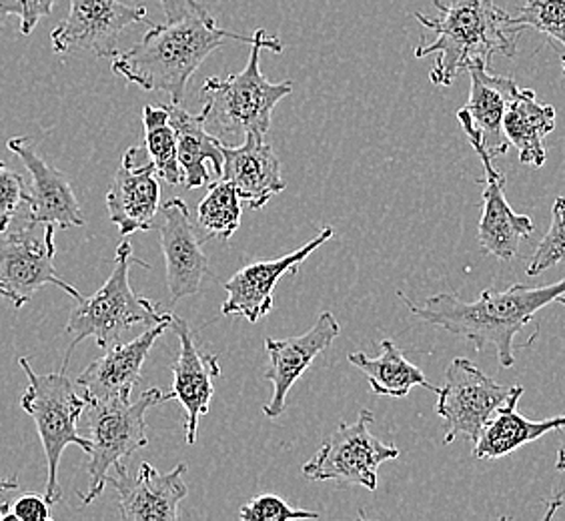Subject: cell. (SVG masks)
Listing matches in <instances>:
<instances>
[{
	"label": "cell",
	"mask_w": 565,
	"mask_h": 521,
	"mask_svg": "<svg viewBox=\"0 0 565 521\" xmlns=\"http://www.w3.org/2000/svg\"><path fill=\"white\" fill-rule=\"evenodd\" d=\"M565 294V279L545 287H525L515 283L503 291L488 289L476 301H461L454 294L427 297L415 304L399 291V299L407 309L429 326L441 327L451 336L471 341L478 351L495 349L501 368L510 370L515 363L513 339L527 327L544 307L555 304Z\"/></svg>",
	"instance_id": "1"
},
{
	"label": "cell",
	"mask_w": 565,
	"mask_h": 521,
	"mask_svg": "<svg viewBox=\"0 0 565 521\" xmlns=\"http://www.w3.org/2000/svg\"><path fill=\"white\" fill-rule=\"evenodd\" d=\"M434 4L437 17L415 12L425 31L434 33V41L422 39L415 46V59L437 55L429 73L435 87L454 85L471 65L491 68L493 56L518 53V39L525 26L493 0H451L449 4L434 0Z\"/></svg>",
	"instance_id": "2"
},
{
	"label": "cell",
	"mask_w": 565,
	"mask_h": 521,
	"mask_svg": "<svg viewBox=\"0 0 565 521\" xmlns=\"http://www.w3.org/2000/svg\"><path fill=\"white\" fill-rule=\"evenodd\" d=\"M227 41L250 44L253 36L218 29L211 14L152 24L142 41L113 59L110 68L127 83L149 93H167L174 105H181L196 68Z\"/></svg>",
	"instance_id": "3"
},
{
	"label": "cell",
	"mask_w": 565,
	"mask_h": 521,
	"mask_svg": "<svg viewBox=\"0 0 565 521\" xmlns=\"http://www.w3.org/2000/svg\"><path fill=\"white\" fill-rule=\"evenodd\" d=\"M281 41L257 29L250 43V55L247 65L239 73L227 78L211 76L201 88L203 113L207 125L218 130L223 137H247L257 135L265 137L271 129L273 109L277 103L291 95L294 83H271L262 73L263 51L282 53Z\"/></svg>",
	"instance_id": "4"
},
{
	"label": "cell",
	"mask_w": 565,
	"mask_h": 521,
	"mask_svg": "<svg viewBox=\"0 0 565 521\" xmlns=\"http://www.w3.org/2000/svg\"><path fill=\"white\" fill-rule=\"evenodd\" d=\"M132 263L149 267L145 260L135 259L131 243L122 241L117 247L115 267L110 272L109 279L97 294L76 301L65 329L68 336H73V341L66 349L61 371H66L73 351L88 337L95 339L98 348L109 349L110 345L119 343L120 336L131 327H152L159 323L171 326L173 313L159 311L157 305L149 301L147 297L132 291L131 281H129Z\"/></svg>",
	"instance_id": "5"
},
{
	"label": "cell",
	"mask_w": 565,
	"mask_h": 521,
	"mask_svg": "<svg viewBox=\"0 0 565 521\" xmlns=\"http://www.w3.org/2000/svg\"><path fill=\"white\" fill-rule=\"evenodd\" d=\"M19 365L29 378V387L22 393V412L34 419L36 432L43 442L46 456V488L44 498L53 506L63 498L58 483V464L68 446H78L85 454L90 451V442L78 434L76 425L87 410L85 395H78L75 383L66 378L65 371L39 375L31 368L29 359H19Z\"/></svg>",
	"instance_id": "6"
},
{
	"label": "cell",
	"mask_w": 565,
	"mask_h": 521,
	"mask_svg": "<svg viewBox=\"0 0 565 521\" xmlns=\"http://www.w3.org/2000/svg\"><path fill=\"white\" fill-rule=\"evenodd\" d=\"M163 391L151 387L141 397H113L107 402H87V427L90 432L88 451V488L78 493L83 506H90L103 493L109 471L149 444L147 412L159 405Z\"/></svg>",
	"instance_id": "7"
},
{
	"label": "cell",
	"mask_w": 565,
	"mask_h": 521,
	"mask_svg": "<svg viewBox=\"0 0 565 521\" xmlns=\"http://www.w3.org/2000/svg\"><path fill=\"white\" fill-rule=\"evenodd\" d=\"M375 415L359 412L358 422L341 424L327 437L316 456L303 466V476L311 481H338L375 491L380 467L399 457V449L383 444L371 434Z\"/></svg>",
	"instance_id": "8"
},
{
	"label": "cell",
	"mask_w": 565,
	"mask_h": 521,
	"mask_svg": "<svg viewBox=\"0 0 565 521\" xmlns=\"http://www.w3.org/2000/svg\"><path fill=\"white\" fill-rule=\"evenodd\" d=\"M26 221L17 231H7L0 240V295L22 309L41 287L55 285L75 301L83 299L81 291L66 283L55 269V225Z\"/></svg>",
	"instance_id": "9"
},
{
	"label": "cell",
	"mask_w": 565,
	"mask_h": 521,
	"mask_svg": "<svg viewBox=\"0 0 565 521\" xmlns=\"http://www.w3.org/2000/svg\"><path fill=\"white\" fill-rule=\"evenodd\" d=\"M513 391L515 387L501 385L473 361L454 359L446 370L444 387L437 391L435 405V412L446 424V446H451L459 435L476 444L483 427L508 403Z\"/></svg>",
	"instance_id": "10"
},
{
	"label": "cell",
	"mask_w": 565,
	"mask_h": 521,
	"mask_svg": "<svg viewBox=\"0 0 565 521\" xmlns=\"http://www.w3.org/2000/svg\"><path fill=\"white\" fill-rule=\"evenodd\" d=\"M71 11L65 21L51 33L53 51L65 55L88 51L98 59L119 55L120 34L137 22L145 21L142 4H125L120 0H68Z\"/></svg>",
	"instance_id": "11"
},
{
	"label": "cell",
	"mask_w": 565,
	"mask_h": 521,
	"mask_svg": "<svg viewBox=\"0 0 565 521\" xmlns=\"http://www.w3.org/2000/svg\"><path fill=\"white\" fill-rule=\"evenodd\" d=\"M333 227H323L319 235L303 247L282 255L279 259L255 260L235 273L228 281L223 283L227 299L221 305V313L227 317H245L250 323H257L273 309V291L282 275H295L297 269L313 251L323 243L333 240Z\"/></svg>",
	"instance_id": "12"
},
{
	"label": "cell",
	"mask_w": 565,
	"mask_h": 521,
	"mask_svg": "<svg viewBox=\"0 0 565 521\" xmlns=\"http://www.w3.org/2000/svg\"><path fill=\"white\" fill-rule=\"evenodd\" d=\"M117 478L110 483L119 496L120 518L125 521H177L179 503L185 500L186 488L183 476L185 464H179L171 471L161 474L151 464L142 461L139 471L131 476L125 464L115 467Z\"/></svg>",
	"instance_id": "13"
},
{
	"label": "cell",
	"mask_w": 565,
	"mask_h": 521,
	"mask_svg": "<svg viewBox=\"0 0 565 521\" xmlns=\"http://www.w3.org/2000/svg\"><path fill=\"white\" fill-rule=\"evenodd\" d=\"M341 333L338 319L333 313L323 311L317 317L316 326L307 333L287 339H265V351L269 355V365L265 370V380L273 385L269 403H265L263 413L269 419H277L287 407V393L291 391L299 378H303L323 351Z\"/></svg>",
	"instance_id": "14"
},
{
	"label": "cell",
	"mask_w": 565,
	"mask_h": 521,
	"mask_svg": "<svg viewBox=\"0 0 565 521\" xmlns=\"http://www.w3.org/2000/svg\"><path fill=\"white\" fill-rule=\"evenodd\" d=\"M174 336L179 337V358L171 365L173 387L163 393L161 403L177 400L185 410L186 444L193 446L196 442V429L201 415H207L211 397H213V380L221 375L217 355L209 353L196 343L191 333V327L185 319L173 316L171 326Z\"/></svg>",
	"instance_id": "15"
},
{
	"label": "cell",
	"mask_w": 565,
	"mask_h": 521,
	"mask_svg": "<svg viewBox=\"0 0 565 521\" xmlns=\"http://www.w3.org/2000/svg\"><path fill=\"white\" fill-rule=\"evenodd\" d=\"M468 73L471 78L468 105L457 110V120L468 141H478L491 159L503 157L510 151L503 117L520 87L510 76L493 75L486 65H471Z\"/></svg>",
	"instance_id": "16"
},
{
	"label": "cell",
	"mask_w": 565,
	"mask_h": 521,
	"mask_svg": "<svg viewBox=\"0 0 565 521\" xmlns=\"http://www.w3.org/2000/svg\"><path fill=\"white\" fill-rule=\"evenodd\" d=\"M9 149L31 173V191L24 196L29 205L26 221L58 228L83 227L85 215L65 174L46 163L26 137H12Z\"/></svg>",
	"instance_id": "17"
},
{
	"label": "cell",
	"mask_w": 565,
	"mask_h": 521,
	"mask_svg": "<svg viewBox=\"0 0 565 521\" xmlns=\"http://www.w3.org/2000/svg\"><path fill=\"white\" fill-rule=\"evenodd\" d=\"M161 249L167 265V287L173 301L199 294L209 272L203 237L196 233L183 199L174 196L163 205Z\"/></svg>",
	"instance_id": "18"
},
{
	"label": "cell",
	"mask_w": 565,
	"mask_h": 521,
	"mask_svg": "<svg viewBox=\"0 0 565 521\" xmlns=\"http://www.w3.org/2000/svg\"><path fill=\"white\" fill-rule=\"evenodd\" d=\"M141 147H131L122 155L119 169L107 191V211L120 235L151 231L161 199V185L151 159L139 163Z\"/></svg>",
	"instance_id": "19"
},
{
	"label": "cell",
	"mask_w": 565,
	"mask_h": 521,
	"mask_svg": "<svg viewBox=\"0 0 565 521\" xmlns=\"http://www.w3.org/2000/svg\"><path fill=\"white\" fill-rule=\"evenodd\" d=\"M483 164V211L479 219L478 240L486 253L501 260H511L518 255L522 241L530 240L533 221L511 209L505 196V174L493 164L488 151L478 141H469Z\"/></svg>",
	"instance_id": "20"
},
{
	"label": "cell",
	"mask_w": 565,
	"mask_h": 521,
	"mask_svg": "<svg viewBox=\"0 0 565 521\" xmlns=\"http://www.w3.org/2000/svg\"><path fill=\"white\" fill-rule=\"evenodd\" d=\"M169 329V323L147 327V331L129 343H115L107 353L93 361L76 378V385L90 402H107L113 397H131L135 385L141 380L142 365L149 358L154 341Z\"/></svg>",
	"instance_id": "21"
},
{
	"label": "cell",
	"mask_w": 565,
	"mask_h": 521,
	"mask_svg": "<svg viewBox=\"0 0 565 521\" xmlns=\"http://www.w3.org/2000/svg\"><path fill=\"white\" fill-rule=\"evenodd\" d=\"M223 173L221 179L233 183L241 201L249 209L259 211L273 196L285 191L281 161L263 137L247 135L239 147L223 142Z\"/></svg>",
	"instance_id": "22"
},
{
	"label": "cell",
	"mask_w": 565,
	"mask_h": 521,
	"mask_svg": "<svg viewBox=\"0 0 565 521\" xmlns=\"http://www.w3.org/2000/svg\"><path fill=\"white\" fill-rule=\"evenodd\" d=\"M169 123L174 130L177 155L179 163L185 174L183 185L186 189H199L213 183L207 164L221 177L223 173V142L213 137L207 130V117L201 110L199 115H191L189 110L181 109V105H167Z\"/></svg>",
	"instance_id": "23"
},
{
	"label": "cell",
	"mask_w": 565,
	"mask_h": 521,
	"mask_svg": "<svg viewBox=\"0 0 565 521\" xmlns=\"http://www.w3.org/2000/svg\"><path fill=\"white\" fill-rule=\"evenodd\" d=\"M522 395L523 387L515 385V391L508 403H503L483 427L473 447L476 459H500L525 444L544 437L545 434L565 429V415L550 417L544 422H533L523 417L522 413L518 412V402L522 400Z\"/></svg>",
	"instance_id": "24"
},
{
	"label": "cell",
	"mask_w": 565,
	"mask_h": 521,
	"mask_svg": "<svg viewBox=\"0 0 565 521\" xmlns=\"http://www.w3.org/2000/svg\"><path fill=\"white\" fill-rule=\"evenodd\" d=\"M554 129V107L540 103L532 88H520L505 110L503 130L510 145L520 152L523 164H532L535 169L544 167L547 161L545 137Z\"/></svg>",
	"instance_id": "25"
},
{
	"label": "cell",
	"mask_w": 565,
	"mask_h": 521,
	"mask_svg": "<svg viewBox=\"0 0 565 521\" xmlns=\"http://www.w3.org/2000/svg\"><path fill=\"white\" fill-rule=\"evenodd\" d=\"M349 363L363 371L370 380V387L375 395L387 397H405L414 387L437 393L439 387L425 378L424 371L405 358L402 349L390 339L381 341V351L377 358H370L363 351L351 353Z\"/></svg>",
	"instance_id": "26"
},
{
	"label": "cell",
	"mask_w": 565,
	"mask_h": 521,
	"mask_svg": "<svg viewBox=\"0 0 565 521\" xmlns=\"http://www.w3.org/2000/svg\"><path fill=\"white\" fill-rule=\"evenodd\" d=\"M145 125V149L154 164V173L167 181L169 185H183L185 174L179 163L174 130L169 123L167 105H145L142 109Z\"/></svg>",
	"instance_id": "27"
},
{
	"label": "cell",
	"mask_w": 565,
	"mask_h": 521,
	"mask_svg": "<svg viewBox=\"0 0 565 521\" xmlns=\"http://www.w3.org/2000/svg\"><path fill=\"white\" fill-rule=\"evenodd\" d=\"M196 219L209 237L231 240L241 225V199L233 183L225 179L211 183L207 195L196 206Z\"/></svg>",
	"instance_id": "28"
},
{
	"label": "cell",
	"mask_w": 565,
	"mask_h": 521,
	"mask_svg": "<svg viewBox=\"0 0 565 521\" xmlns=\"http://www.w3.org/2000/svg\"><path fill=\"white\" fill-rule=\"evenodd\" d=\"M565 260V196L555 199L552 209V225L545 233L544 240L540 241L537 249L533 253L532 260L527 265V275L537 277L542 273L552 269L555 265Z\"/></svg>",
	"instance_id": "29"
},
{
	"label": "cell",
	"mask_w": 565,
	"mask_h": 521,
	"mask_svg": "<svg viewBox=\"0 0 565 521\" xmlns=\"http://www.w3.org/2000/svg\"><path fill=\"white\" fill-rule=\"evenodd\" d=\"M515 21L562 44V63H565V0H525Z\"/></svg>",
	"instance_id": "30"
},
{
	"label": "cell",
	"mask_w": 565,
	"mask_h": 521,
	"mask_svg": "<svg viewBox=\"0 0 565 521\" xmlns=\"http://www.w3.org/2000/svg\"><path fill=\"white\" fill-rule=\"evenodd\" d=\"M243 521H289V520H317L316 511L295 510L289 501L279 496L265 493L255 500L247 501L239 511Z\"/></svg>",
	"instance_id": "31"
},
{
	"label": "cell",
	"mask_w": 565,
	"mask_h": 521,
	"mask_svg": "<svg viewBox=\"0 0 565 521\" xmlns=\"http://www.w3.org/2000/svg\"><path fill=\"white\" fill-rule=\"evenodd\" d=\"M24 196V177L0 161V235L11 228Z\"/></svg>",
	"instance_id": "32"
},
{
	"label": "cell",
	"mask_w": 565,
	"mask_h": 521,
	"mask_svg": "<svg viewBox=\"0 0 565 521\" xmlns=\"http://www.w3.org/2000/svg\"><path fill=\"white\" fill-rule=\"evenodd\" d=\"M56 0H0V22L4 17H19L21 33L31 34L36 24L53 12Z\"/></svg>",
	"instance_id": "33"
},
{
	"label": "cell",
	"mask_w": 565,
	"mask_h": 521,
	"mask_svg": "<svg viewBox=\"0 0 565 521\" xmlns=\"http://www.w3.org/2000/svg\"><path fill=\"white\" fill-rule=\"evenodd\" d=\"M49 506L51 503L46 501V498L29 493V496H22V498L14 501L12 513H14L17 521H49L53 518Z\"/></svg>",
	"instance_id": "34"
},
{
	"label": "cell",
	"mask_w": 565,
	"mask_h": 521,
	"mask_svg": "<svg viewBox=\"0 0 565 521\" xmlns=\"http://www.w3.org/2000/svg\"><path fill=\"white\" fill-rule=\"evenodd\" d=\"M163 7L167 21H183L186 17H209L207 9L196 0H159Z\"/></svg>",
	"instance_id": "35"
},
{
	"label": "cell",
	"mask_w": 565,
	"mask_h": 521,
	"mask_svg": "<svg viewBox=\"0 0 565 521\" xmlns=\"http://www.w3.org/2000/svg\"><path fill=\"white\" fill-rule=\"evenodd\" d=\"M555 469L565 476V439L564 444H562V447L557 449V461H555Z\"/></svg>",
	"instance_id": "36"
},
{
	"label": "cell",
	"mask_w": 565,
	"mask_h": 521,
	"mask_svg": "<svg viewBox=\"0 0 565 521\" xmlns=\"http://www.w3.org/2000/svg\"><path fill=\"white\" fill-rule=\"evenodd\" d=\"M17 488H19L17 479H0V493H4V491H12V489Z\"/></svg>",
	"instance_id": "37"
},
{
	"label": "cell",
	"mask_w": 565,
	"mask_h": 521,
	"mask_svg": "<svg viewBox=\"0 0 565 521\" xmlns=\"http://www.w3.org/2000/svg\"><path fill=\"white\" fill-rule=\"evenodd\" d=\"M557 304H562L565 307V294L557 297Z\"/></svg>",
	"instance_id": "38"
},
{
	"label": "cell",
	"mask_w": 565,
	"mask_h": 521,
	"mask_svg": "<svg viewBox=\"0 0 565 521\" xmlns=\"http://www.w3.org/2000/svg\"><path fill=\"white\" fill-rule=\"evenodd\" d=\"M562 65H564V75H565V63H562Z\"/></svg>",
	"instance_id": "39"
}]
</instances>
